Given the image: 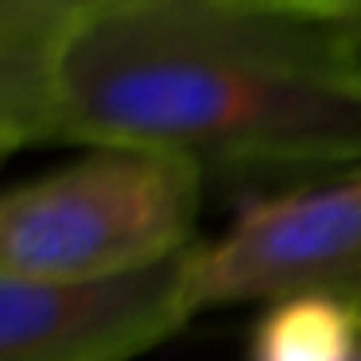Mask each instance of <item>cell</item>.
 I'll return each mask as SVG.
<instances>
[{
	"instance_id": "6da1fadb",
	"label": "cell",
	"mask_w": 361,
	"mask_h": 361,
	"mask_svg": "<svg viewBox=\"0 0 361 361\" xmlns=\"http://www.w3.org/2000/svg\"><path fill=\"white\" fill-rule=\"evenodd\" d=\"M156 152L210 171L361 167V51L345 20L245 0H71L35 148Z\"/></svg>"
},
{
	"instance_id": "7a4b0ae2",
	"label": "cell",
	"mask_w": 361,
	"mask_h": 361,
	"mask_svg": "<svg viewBox=\"0 0 361 361\" xmlns=\"http://www.w3.org/2000/svg\"><path fill=\"white\" fill-rule=\"evenodd\" d=\"M202 183L171 156L90 148L4 195L0 276L71 283L159 264L198 241Z\"/></svg>"
},
{
	"instance_id": "3957f363",
	"label": "cell",
	"mask_w": 361,
	"mask_h": 361,
	"mask_svg": "<svg viewBox=\"0 0 361 361\" xmlns=\"http://www.w3.org/2000/svg\"><path fill=\"white\" fill-rule=\"evenodd\" d=\"M330 295L361 311V167L283 195H249L195 249L198 311Z\"/></svg>"
},
{
	"instance_id": "277c9868",
	"label": "cell",
	"mask_w": 361,
	"mask_h": 361,
	"mask_svg": "<svg viewBox=\"0 0 361 361\" xmlns=\"http://www.w3.org/2000/svg\"><path fill=\"white\" fill-rule=\"evenodd\" d=\"M195 249L105 280L0 276V361H136L198 319Z\"/></svg>"
},
{
	"instance_id": "5b68a950",
	"label": "cell",
	"mask_w": 361,
	"mask_h": 361,
	"mask_svg": "<svg viewBox=\"0 0 361 361\" xmlns=\"http://www.w3.org/2000/svg\"><path fill=\"white\" fill-rule=\"evenodd\" d=\"M361 311L330 295L268 303L249 334L245 361H353Z\"/></svg>"
},
{
	"instance_id": "8992f818",
	"label": "cell",
	"mask_w": 361,
	"mask_h": 361,
	"mask_svg": "<svg viewBox=\"0 0 361 361\" xmlns=\"http://www.w3.org/2000/svg\"><path fill=\"white\" fill-rule=\"evenodd\" d=\"M245 4L295 12V16H319V20H350L361 8V0H245Z\"/></svg>"
},
{
	"instance_id": "52a82bcc",
	"label": "cell",
	"mask_w": 361,
	"mask_h": 361,
	"mask_svg": "<svg viewBox=\"0 0 361 361\" xmlns=\"http://www.w3.org/2000/svg\"><path fill=\"white\" fill-rule=\"evenodd\" d=\"M345 27H350V35H353V43H357V51H361V8L353 12L350 20H345Z\"/></svg>"
},
{
	"instance_id": "ba28073f",
	"label": "cell",
	"mask_w": 361,
	"mask_h": 361,
	"mask_svg": "<svg viewBox=\"0 0 361 361\" xmlns=\"http://www.w3.org/2000/svg\"><path fill=\"white\" fill-rule=\"evenodd\" d=\"M353 361H361V326H357V345H353Z\"/></svg>"
}]
</instances>
